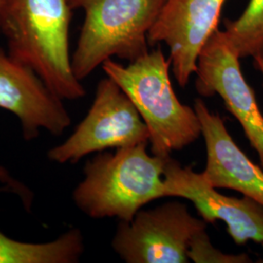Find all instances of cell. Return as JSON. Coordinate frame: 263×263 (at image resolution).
<instances>
[{
  "label": "cell",
  "instance_id": "cell-1",
  "mask_svg": "<svg viewBox=\"0 0 263 263\" xmlns=\"http://www.w3.org/2000/svg\"><path fill=\"white\" fill-rule=\"evenodd\" d=\"M71 6L68 0H6L0 28L10 56L34 70L63 100L86 95L69 54Z\"/></svg>",
  "mask_w": 263,
  "mask_h": 263
},
{
  "label": "cell",
  "instance_id": "cell-2",
  "mask_svg": "<svg viewBox=\"0 0 263 263\" xmlns=\"http://www.w3.org/2000/svg\"><path fill=\"white\" fill-rule=\"evenodd\" d=\"M148 142L99 152L88 160L72 200L84 215L129 222L141 208L166 197L165 159L147 152Z\"/></svg>",
  "mask_w": 263,
  "mask_h": 263
},
{
  "label": "cell",
  "instance_id": "cell-3",
  "mask_svg": "<svg viewBox=\"0 0 263 263\" xmlns=\"http://www.w3.org/2000/svg\"><path fill=\"white\" fill-rule=\"evenodd\" d=\"M170 66L171 61L160 44L127 66L112 59L102 66L105 76L131 99L149 132L151 154L161 158L184 149L202 136L194 107L182 104L177 97Z\"/></svg>",
  "mask_w": 263,
  "mask_h": 263
},
{
  "label": "cell",
  "instance_id": "cell-4",
  "mask_svg": "<svg viewBox=\"0 0 263 263\" xmlns=\"http://www.w3.org/2000/svg\"><path fill=\"white\" fill-rule=\"evenodd\" d=\"M84 12V22L71 56L80 81L105 61L129 63L149 51L148 33L166 0H68Z\"/></svg>",
  "mask_w": 263,
  "mask_h": 263
},
{
  "label": "cell",
  "instance_id": "cell-5",
  "mask_svg": "<svg viewBox=\"0 0 263 263\" xmlns=\"http://www.w3.org/2000/svg\"><path fill=\"white\" fill-rule=\"evenodd\" d=\"M148 129L131 99L106 76L98 83L84 119L66 141L48 151V159L73 164L95 152L148 142Z\"/></svg>",
  "mask_w": 263,
  "mask_h": 263
},
{
  "label": "cell",
  "instance_id": "cell-6",
  "mask_svg": "<svg viewBox=\"0 0 263 263\" xmlns=\"http://www.w3.org/2000/svg\"><path fill=\"white\" fill-rule=\"evenodd\" d=\"M207 226L184 204L171 201L119 221L111 247L126 263H187L191 239Z\"/></svg>",
  "mask_w": 263,
  "mask_h": 263
},
{
  "label": "cell",
  "instance_id": "cell-7",
  "mask_svg": "<svg viewBox=\"0 0 263 263\" xmlns=\"http://www.w3.org/2000/svg\"><path fill=\"white\" fill-rule=\"evenodd\" d=\"M195 89L204 98L218 95L244 130L263 167V115L241 70L240 57L218 28L198 57Z\"/></svg>",
  "mask_w": 263,
  "mask_h": 263
},
{
  "label": "cell",
  "instance_id": "cell-8",
  "mask_svg": "<svg viewBox=\"0 0 263 263\" xmlns=\"http://www.w3.org/2000/svg\"><path fill=\"white\" fill-rule=\"evenodd\" d=\"M163 179L166 197L190 201L207 223L224 222L235 244L244 246L249 241L263 244V206L254 199L221 194L203 173L182 166L171 156L165 159Z\"/></svg>",
  "mask_w": 263,
  "mask_h": 263
},
{
  "label": "cell",
  "instance_id": "cell-9",
  "mask_svg": "<svg viewBox=\"0 0 263 263\" xmlns=\"http://www.w3.org/2000/svg\"><path fill=\"white\" fill-rule=\"evenodd\" d=\"M226 0H166L148 33L149 46L165 43L178 84L184 88L197 69L198 57L218 28Z\"/></svg>",
  "mask_w": 263,
  "mask_h": 263
},
{
  "label": "cell",
  "instance_id": "cell-10",
  "mask_svg": "<svg viewBox=\"0 0 263 263\" xmlns=\"http://www.w3.org/2000/svg\"><path fill=\"white\" fill-rule=\"evenodd\" d=\"M63 101L34 70L0 50V108L18 118L26 141L42 130L56 137L66 132L71 118Z\"/></svg>",
  "mask_w": 263,
  "mask_h": 263
},
{
  "label": "cell",
  "instance_id": "cell-11",
  "mask_svg": "<svg viewBox=\"0 0 263 263\" xmlns=\"http://www.w3.org/2000/svg\"><path fill=\"white\" fill-rule=\"evenodd\" d=\"M195 111L201 122L207 152L202 172L214 187L235 190L263 206V170L242 151L226 128L222 118L209 109L204 101L195 99Z\"/></svg>",
  "mask_w": 263,
  "mask_h": 263
},
{
  "label": "cell",
  "instance_id": "cell-12",
  "mask_svg": "<svg viewBox=\"0 0 263 263\" xmlns=\"http://www.w3.org/2000/svg\"><path fill=\"white\" fill-rule=\"evenodd\" d=\"M83 253L84 238L78 228L45 243L22 242L0 231V263H76Z\"/></svg>",
  "mask_w": 263,
  "mask_h": 263
},
{
  "label": "cell",
  "instance_id": "cell-13",
  "mask_svg": "<svg viewBox=\"0 0 263 263\" xmlns=\"http://www.w3.org/2000/svg\"><path fill=\"white\" fill-rule=\"evenodd\" d=\"M226 36L240 59L263 54V0H250L243 14L226 22Z\"/></svg>",
  "mask_w": 263,
  "mask_h": 263
},
{
  "label": "cell",
  "instance_id": "cell-14",
  "mask_svg": "<svg viewBox=\"0 0 263 263\" xmlns=\"http://www.w3.org/2000/svg\"><path fill=\"white\" fill-rule=\"evenodd\" d=\"M187 256L189 261L195 263H250L247 254H226L217 250L210 239L207 229L201 230L190 241Z\"/></svg>",
  "mask_w": 263,
  "mask_h": 263
},
{
  "label": "cell",
  "instance_id": "cell-15",
  "mask_svg": "<svg viewBox=\"0 0 263 263\" xmlns=\"http://www.w3.org/2000/svg\"><path fill=\"white\" fill-rule=\"evenodd\" d=\"M0 183L7 189L8 192L16 194L21 199L24 207L29 210L32 205V192L24 183L14 179L9 172L0 165Z\"/></svg>",
  "mask_w": 263,
  "mask_h": 263
},
{
  "label": "cell",
  "instance_id": "cell-16",
  "mask_svg": "<svg viewBox=\"0 0 263 263\" xmlns=\"http://www.w3.org/2000/svg\"><path fill=\"white\" fill-rule=\"evenodd\" d=\"M254 66L260 71L263 76V56L254 57Z\"/></svg>",
  "mask_w": 263,
  "mask_h": 263
},
{
  "label": "cell",
  "instance_id": "cell-17",
  "mask_svg": "<svg viewBox=\"0 0 263 263\" xmlns=\"http://www.w3.org/2000/svg\"><path fill=\"white\" fill-rule=\"evenodd\" d=\"M5 2H6V0H0V11H1V9H2V7L4 6Z\"/></svg>",
  "mask_w": 263,
  "mask_h": 263
},
{
  "label": "cell",
  "instance_id": "cell-18",
  "mask_svg": "<svg viewBox=\"0 0 263 263\" xmlns=\"http://www.w3.org/2000/svg\"><path fill=\"white\" fill-rule=\"evenodd\" d=\"M261 56H263V54H262V55H261Z\"/></svg>",
  "mask_w": 263,
  "mask_h": 263
},
{
  "label": "cell",
  "instance_id": "cell-19",
  "mask_svg": "<svg viewBox=\"0 0 263 263\" xmlns=\"http://www.w3.org/2000/svg\"><path fill=\"white\" fill-rule=\"evenodd\" d=\"M262 247H263V244H262Z\"/></svg>",
  "mask_w": 263,
  "mask_h": 263
}]
</instances>
